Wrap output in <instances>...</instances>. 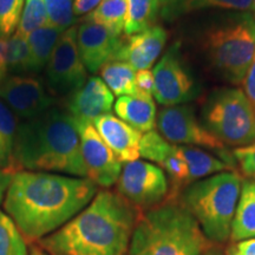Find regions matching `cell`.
Instances as JSON below:
<instances>
[{"label":"cell","mask_w":255,"mask_h":255,"mask_svg":"<svg viewBox=\"0 0 255 255\" xmlns=\"http://www.w3.org/2000/svg\"><path fill=\"white\" fill-rule=\"evenodd\" d=\"M97 193V184L87 177L21 170L13 175L4 209L33 245L75 218Z\"/></svg>","instance_id":"1"},{"label":"cell","mask_w":255,"mask_h":255,"mask_svg":"<svg viewBox=\"0 0 255 255\" xmlns=\"http://www.w3.org/2000/svg\"><path fill=\"white\" fill-rule=\"evenodd\" d=\"M141 214L117 191L101 190L81 213L37 244L49 255H127Z\"/></svg>","instance_id":"2"},{"label":"cell","mask_w":255,"mask_h":255,"mask_svg":"<svg viewBox=\"0 0 255 255\" xmlns=\"http://www.w3.org/2000/svg\"><path fill=\"white\" fill-rule=\"evenodd\" d=\"M14 162L18 171H53L88 178L73 119L55 105L18 127Z\"/></svg>","instance_id":"3"},{"label":"cell","mask_w":255,"mask_h":255,"mask_svg":"<svg viewBox=\"0 0 255 255\" xmlns=\"http://www.w3.org/2000/svg\"><path fill=\"white\" fill-rule=\"evenodd\" d=\"M180 197H170L137 220L129 255H203L214 246Z\"/></svg>","instance_id":"4"},{"label":"cell","mask_w":255,"mask_h":255,"mask_svg":"<svg viewBox=\"0 0 255 255\" xmlns=\"http://www.w3.org/2000/svg\"><path fill=\"white\" fill-rule=\"evenodd\" d=\"M200 46L220 77L240 84L255 55V13H232L212 23L201 34Z\"/></svg>","instance_id":"5"},{"label":"cell","mask_w":255,"mask_h":255,"mask_svg":"<svg viewBox=\"0 0 255 255\" xmlns=\"http://www.w3.org/2000/svg\"><path fill=\"white\" fill-rule=\"evenodd\" d=\"M241 184L237 171H223L191 183L181 193L182 205L213 244H225L231 238Z\"/></svg>","instance_id":"6"},{"label":"cell","mask_w":255,"mask_h":255,"mask_svg":"<svg viewBox=\"0 0 255 255\" xmlns=\"http://www.w3.org/2000/svg\"><path fill=\"white\" fill-rule=\"evenodd\" d=\"M201 119L223 144L242 148L255 141V109L240 89L221 88L209 94Z\"/></svg>","instance_id":"7"},{"label":"cell","mask_w":255,"mask_h":255,"mask_svg":"<svg viewBox=\"0 0 255 255\" xmlns=\"http://www.w3.org/2000/svg\"><path fill=\"white\" fill-rule=\"evenodd\" d=\"M159 135L173 144L202 146L219 154L223 162L235 169V158L226 150V145L210 133L196 119L194 109L189 105L165 107L156 119Z\"/></svg>","instance_id":"8"},{"label":"cell","mask_w":255,"mask_h":255,"mask_svg":"<svg viewBox=\"0 0 255 255\" xmlns=\"http://www.w3.org/2000/svg\"><path fill=\"white\" fill-rule=\"evenodd\" d=\"M117 193L141 212L155 208L169 196L167 175L158 165L146 161L128 162L117 181Z\"/></svg>","instance_id":"9"},{"label":"cell","mask_w":255,"mask_h":255,"mask_svg":"<svg viewBox=\"0 0 255 255\" xmlns=\"http://www.w3.org/2000/svg\"><path fill=\"white\" fill-rule=\"evenodd\" d=\"M152 75L155 100L164 107L183 105L199 95V85L184 62L177 43L156 64Z\"/></svg>","instance_id":"10"},{"label":"cell","mask_w":255,"mask_h":255,"mask_svg":"<svg viewBox=\"0 0 255 255\" xmlns=\"http://www.w3.org/2000/svg\"><path fill=\"white\" fill-rule=\"evenodd\" d=\"M88 81L87 69L77 49V27L63 32L46 65V84L51 94L70 96Z\"/></svg>","instance_id":"11"},{"label":"cell","mask_w":255,"mask_h":255,"mask_svg":"<svg viewBox=\"0 0 255 255\" xmlns=\"http://www.w3.org/2000/svg\"><path fill=\"white\" fill-rule=\"evenodd\" d=\"M75 126L81 141L82 157L88 178L97 186L104 188L114 186L122 171V162L103 141L94 123L75 122Z\"/></svg>","instance_id":"12"},{"label":"cell","mask_w":255,"mask_h":255,"mask_svg":"<svg viewBox=\"0 0 255 255\" xmlns=\"http://www.w3.org/2000/svg\"><path fill=\"white\" fill-rule=\"evenodd\" d=\"M0 101L15 116L31 120L53 107L43 82L31 76H6L0 81Z\"/></svg>","instance_id":"13"},{"label":"cell","mask_w":255,"mask_h":255,"mask_svg":"<svg viewBox=\"0 0 255 255\" xmlns=\"http://www.w3.org/2000/svg\"><path fill=\"white\" fill-rule=\"evenodd\" d=\"M139 156L154 162L167 174L170 197H180L181 193L190 186L188 165L178 151V146L168 142L158 132L152 130L142 135Z\"/></svg>","instance_id":"14"},{"label":"cell","mask_w":255,"mask_h":255,"mask_svg":"<svg viewBox=\"0 0 255 255\" xmlns=\"http://www.w3.org/2000/svg\"><path fill=\"white\" fill-rule=\"evenodd\" d=\"M122 38L102 25L85 20L77 27V49L85 69L98 72L120 49Z\"/></svg>","instance_id":"15"},{"label":"cell","mask_w":255,"mask_h":255,"mask_svg":"<svg viewBox=\"0 0 255 255\" xmlns=\"http://www.w3.org/2000/svg\"><path fill=\"white\" fill-rule=\"evenodd\" d=\"M168 40V32L152 25L139 33L122 38L120 49L113 59L129 64L136 71L149 70L161 55ZM111 59V60H113Z\"/></svg>","instance_id":"16"},{"label":"cell","mask_w":255,"mask_h":255,"mask_svg":"<svg viewBox=\"0 0 255 255\" xmlns=\"http://www.w3.org/2000/svg\"><path fill=\"white\" fill-rule=\"evenodd\" d=\"M114 101V94L103 79L92 76L83 87L69 96L66 111L75 122L94 123L102 115L110 114Z\"/></svg>","instance_id":"17"},{"label":"cell","mask_w":255,"mask_h":255,"mask_svg":"<svg viewBox=\"0 0 255 255\" xmlns=\"http://www.w3.org/2000/svg\"><path fill=\"white\" fill-rule=\"evenodd\" d=\"M94 127L122 163L136 161L139 157L142 133L129 124L114 115L105 114L94 121Z\"/></svg>","instance_id":"18"},{"label":"cell","mask_w":255,"mask_h":255,"mask_svg":"<svg viewBox=\"0 0 255 255\" xmlns=\"http://www.w3.org/2000/svg\"><path fill=\"white\" fill-rule=\"evenodd\" d=\"M209 8L254 11L253 0H154V19L171 23L186 14Z\"/></svg>","instance_id":"19"},{"label":"cell","mask_w":255,"mask_h":255,"mask_svg":"<svg viewBox=\"0 0 255 255\" xmlns=\"http://www.w3.org/2000/svg\"><path fill=\"white\" fill-rule=\"evenodd\" d=\"M114 108L117 116L137 131L146 133L155 129L157 114L151 96H121Z\"/></svg>","instance_id":"20"},{"label":"cell","mask_w":255,"mask_h":255,"mask_svg":"<svg viewBox=\"0 0 255 255\" xmlns=\"http://www.w3.org/2000/svg\"><path fill=\"white\" fill-rule=\"evenodd\" d=\"M255 238V181H242L240 197L232 223L233 244Z\"/></svg>","instance_id":"21"},{"label":"cell","mask_w":255,"mask_h":255,"mask_svg":"<svg viewBox=\"0 0 255 255\" xmlns=\"http://www.w3.org/2000/svg\"><path fill=\"white\" fill-rule=\"evenodd\" d=\"M178 151L188 165L190 184L196 181L223 173V171H235V169L223 162L221 158H216L202 149L190 145H177Z\"/></svg>","instance_id":"22"},{"label":"cell","mask_w":255,"mask_h":255,"mask_svg":"<svg viewBox=\"0 0 255 255\" xmlns=\"http://www.w3.org/2000/svg\"><path fill=\"white\" fill-rule=\"evenodd\" d=\"M62 33L63 32L58 28L46 25L32 32L26 38L28 47H30L32 73L39 72L46 68Z\"/></svg>","instance_id":"23"},{"label":"cell","mask_w":255,"mask_h":255,"mask_svg":"<svg viewBox=\"0 0 255 255\" xmlns=\"http://www.w3.org/2000/svg\"><path fill=\"white\" fill-rule=\"evenodd\" d=\"M101 77L114 95L137 96L138 90L136 87V70L129 64L120 60H109L102 66Z\"/></svg>","instance_id":"24"},{"label":"cell","mask_w":255,"mask_h":255,"mask_svg":"<svg viewBox=\"0 0 255 255\" xmlns=\"http://www.w3.org/2000/svg\"><path fill=\"white\" fill-rule=\"evenodd\" d=\"M17 129V117L0 101V168L12 174L18 173L14 162Z\"/></svg>","instance_id":"25"},{"label":"cell","mask_w":255,"mask_h":255,"mask_svg":"<svg viewBox=\"0 0 255 255\" xmlns=\"http://www.w3.org/2000/svg\"><path fill=\"white\" fill-rule=\"evenodd\" d=\"M126 13V0H103L85 17V20L102 25L117 36H121L124 31Z\"/></svg>","instance_id":"26"},{"label":"cell","mask_w":255,"mask_h":255,"mask_svg":"<svg viewBox=\"0 0 255 255\" xmlns=\"http://www.w3.org/2000/svg\"><path fill=\"white\" fill-rule=\"evenodd\" d=\"M127 13L124 21L126 36L139 33L152 26L154 0H126Z\"/></svg>","instance_id":"27"},{"label":"cell","mask_w":255,"mask_h":255,"mask_svg":"<svg viewBox=\"0 0 255 255\" xmlns=\"http://www.w3.org/2000/svg\"><path fill=\"white\" fill-rule=\"evenodd\" d=\"M6 71L7 76H25L26 73H32L27 39L17 32L7 39Z\"/></svg>","instance_id":"28"},{"label":"cell","mask_w":255,"mask_h":255,"mask_svg":"<svg viewBox=\"0 0 255 255\" xmlns=\"http://www.w3.org/2000/svg\"><path fill=\"white\" fill-rule=\"evenodd\" d=\"M0 255H30L27 242L11 216L0 210Z\"/></svg>","instance_id":"29"},{"label":"cell","mask_w":255,"mask_h":255,"mask_svg":"<svg viewBox=\"0 0 255 255\" xmlns=\"http://www.w3.org/2000/svg\"><path fill=\"white\" fill-rule=\"evenodd\" d=\"M46 25L47 14L44 0H25L17 33L27 38L32 32Z\"/></svg>","instance_id":"30"},{"label":"cell","mask_w":255,"mask_h":255,"mask_svg":"<svg viewBox=\"0 0 255 255\" xmlns=\"http://www.w3.org/2000/svg\"><path fill=\"white\" fill-rule=\"evenodd\" d=\"M47 25L65 32L75 26L76 15L73 13V0H44Z\"/></svg>","instance_id":"31"},{"label":"cell","mask_w":255,"mask_h":255,"mask_svg":"<svg viewBox=\"0 0 255 255\" xmlns=\"http://www.w3.org/2000/svg\"><path fill=\"white\" fill-rule=\"evenodd\" d=\"M25 0H0V39H8L18 28Z\"/></svg>","instance_id":"32"},{"label":"cell","mask_w":255,"mask_h":255,"mask_svg":"<svg viewBox=\"0 0 255 255\" xmlns=\"http://www.w3.org/2000/svg\"><path fill=\"white\" fill-rule=\"evenodd\" d=\"M233 156L245 176L255 177V141L247 146L237 148Z\"/></svg>","instance_id":"33"},{"label":"cell","mask_w":255,"mask_h":255,"mask_svg":"<svg viewBox=\"0 0 255 255\" xmlns=\"http://www.w3.org/2000/svg\"><path fill=\"white\" fill-rule=\"evenodd\" d=\"M136 87L138 94L145 96L154 95L155 79L150 70H141L136 73Z\"/></svg>","instance_id":"34"},{"label":"cell","mask_w":255,"mask_h":255,"mask_svg":"<svg viewBox=\"0 0 255 255\" xmlns=\"http://www.w3.org/2000/svg\"><path fill=\"white\" fill-rule=\"evenodd\" d=\"M242 85H244L245 95L247 96V98L255 109V55L253 62H252L250 69H248L246 77L242 82Z\"/></svg>","instance_id":"35"},{"label":"cell","mask_w":255,"mask_h":255,"mask_svg":"<svg viewBox=\"0 0 255 255\" xmlns=\"http://www.w3.org/2000/svg\"><path fill=\"white\" fill-rule=\"evenodd\" d=\"M228 251L233 255H255V238L237 242Z\"/></svg>","instance_id":"36"},{"label":"cell","mask_w":255,"mask_h":255,"mask_svg":"<svg viewBox=\"0 0 255 255\" xmlns=\"http://www.w3.org/2000/svg\"><path fill=\"white\" fill-rule=\"evenodd\" d=\"M103 0H73V13L83 15L90 13Z\"/></svg>","instance_id":"37"},{"label":"cell","mask_w":255,"mask_h":255,"mask_svg":"<svg viewBox=\"0 0 255 255\" xmlns=\"http://www.w3.org/2000/svg\"><path fill=\"white\" fill-rule=\"evenodd\" d=\"M13 175L14 174L0 168V203L4 202L5 195L7 193V189L9 184H11L12 178H13Z\"/></svg>","instance_id":"38"},{"label":"cell","mask_w":255,"mask_h":255,"mask_svg":"<svg viewBox=\"0 0 255 255\" xmlns=\"http://www.w3.org/2000/svg\"><path fill=\"white\" fill-rule=\"evenodd\" d=\"M6 57H7V39H0V81L7 76Z\"/></svg>","instance_id":"39"},{"label":"cell","mask_w":255,"mask_h":255,"mask_svg":"<svg viewBox=\"0 0 255 255\" xmlns=\"http://www.w3.org/2000/svg\"><path fill=\"white\" fill-rule=\"evenodd\" d=\"M203 255H226V251L220 245H218V246L214 245V246L210 248L208 252H206Z\"/></svg>","instance_id":"40"},{"label":"cell","mask_w":255,"mask_h":255,"mask_svg":"<svg viewBox=\"0 0 255 255\" xmlns=\"http://www.w3.org/2000/svg\"><path fill=\"white\" fill-rule=\"evenodd\" d=\"M30 255H49L45 251L41 248L38 244H33V246L31 247Z\"/></svg>","instance_id":"41"},{"label":"cell","mask_w":255,"mask_h":255,"mask_svg":"<svg viewBox=\"0 0 255 255\" xmlns=\"http://www.w3.org/2000/svg\"><path fill=\"white\" fill-rule=\"evenodd\" d=\"M226 255H233L229 251H226Z\"/></svg>","instance_id":"42"},{"label":"cell","mask_w":255,"mask_h":255,"mask_svg":"<svg viewBox=\"0 0 255 255\" xmlns=\"http://www.w3.org/2000/svg\"><path fill=\"white\" fill-rule=\"evenodd\" d=\"M253 7H254V11H255V0H253Z\"/></svg>","instance_id":"43"}]
</instances>
